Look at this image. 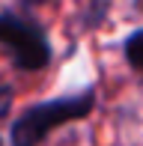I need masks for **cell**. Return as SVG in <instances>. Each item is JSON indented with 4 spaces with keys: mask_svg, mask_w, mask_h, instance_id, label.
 Instances as JSON below:
<instances>
[{
    "mask_svg": "<svg viewBox=\"0 0 143 146\" xmlns=\"http://www.w3.org/2000/svg\"><path fill=\"white\" fill-rule=\"evenodd\" d=\"M95 108V90L87 87L75 96H63V98H51V102H39L30 104L21 116L12 122V146H39L54 128L75 119L89 116Z\"/></svg>",
    "mask_w": 143,
    "mask_h": 146,
    "instance_id": "6da1fadb",
    "label": "cell"
},
{
    "mask_svg": "<svg viewBox=\"0 0 143 146\" xmlns=\"http://www.w3.org/2000/svg\"><path fill=\"white\" fill-rule=\"evenodd\" d=\"M0 45L9 51L15 69L39 72L51 63V42L33 18H21L15 12H0Z\"/></svg>",
    "mask_w": 143,
    "mask_h": 146,
    "instance_id": "7a4b0ae2",
    "label": "cell"
},
{
    "mask_svg": "<svg viewBox=\"0 0 143 146\" xmlns=\"http://www.w3.org/2000/svg\"><path fill=\"white\" fill-rule=\"evenodd\" d=\"M122 54H125V63L131 66L134 72L143 75V27L134 30L131 36H125V42H122Z\"/></svg>",
    "mask_w": 143,
    "mask_h": 146,
    "instance_id": "3957f363",
    "label": "cell"
},
{
    "mask_svg": "<svg viewBox=\"0 0 143 146\" xmlns=\"http://www.w3.org/2000/svg\"><path fill=\"white\" fill-rule=\"evenodd\" d=\"M9 108H12V87L0 84V119L9 113Z\"/></svg>",
    "mask_w": 143,
    "mask_h": 146,
    "instance_id": "277c9868",
    "label": "cell"
},
{
    "mask_svg": "<svg viewBox=\"0 0 143 146\" xmlns=\"http://www.w3.org/2000/svg\"><path fill=\"white\" fill-rule=\"evenodd\" d=\"M24 6H30V9H36V6H45V3H54V0H21Z\"/></svg>",
    "mask_w": 143,
    "mask_h": 146,
    "instance_id": "5b68a950",
    "label": "cell"
},
{
    "mask_svg": "<svg viewBox=\"0 0 143 146\" xmlns=\"http://www.w3.org/2000/svg\"><path fill=\"white\" fill-rule=\"evenodd\" d=\"M134 6H137V9H143V0H134Z\"/></svg>",
    "mask_w": 143,
    "mask_h": 146,
    "instance_id": "8992f818",
    "label": "cell"
},
{
    "mask_svg": "<svg viewBox=\"0 0 143 146\" xmlns=\"http://www.w3.org/2000/svg\"><path fill=\"white\" fill-rule=\"evenodd\" d=\"M0 146H3V143H0Z\"/></svg>",
    "mask_w": 143,
    "mask_h": 146,
    "instance_id": "52a82bcc",
    "label": "cell"
}]
</instances>
